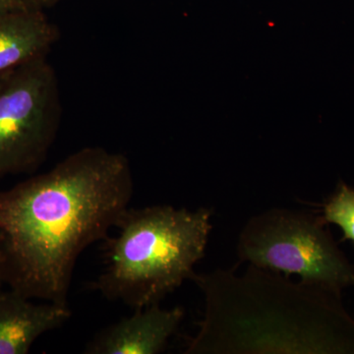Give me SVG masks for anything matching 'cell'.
<instances>
[{"label":"cell","mask_w":354,"mask_h":354,"mask_svg":"<svg viewBox=\"0 0 354 354\" xmlns=\"http://www.w3.org/2000/svg\"><path fill=\"white\" fill-rule=\"evenodd\" d=\"M22 1L30 8L44 11L46 9L57 6L62 0H22Z\"/></svg>","instance_id":"cell-10"},{"label":"cell","mask_w":354,"mask_h":354,"mask_svg":"<svg viewBox=\"0 0 354 354\" xmlns=\"http://www.w3.org/2000/svg\"><path fill=\"white\" fill-rule=\"evenodd\" d=\"M4 285H6V272H4L3 261H2L1 254H0V292H1Z\"/></svg>","instance_id":"cell-12"},{"label":"cell","mask_w":354,"mask_h":354,"mask_svg":"<svg viewBox=\"0 0 354 354\" xmlns=\"http://www.w3.org/2000/svg\"><path fill=\"white\" fill-rule=\"evenodd\" d=\"M62 118L59 83L48 58L0 77V178L43 164Z\"/></svg>","instance_id":"cell-5"},{"label":"cell","mask_w":354,"mask_h":354,"mask_svg":"<svg viewBox=\"0 0 354 354\" xmlns=\"http://www.w3.org/2000/svg\"><path fill=\"white\" fill-rule=\"evenodd\" d=\"M134 314L95 335L87 354H158L167 348L185 315L181 306L165 309L160 304L135 309Z\"/></svg>","instance_id":"cell-6"},{"label":"cell","mask_w":354,"mask_h":354,"mask_svg":"<svg viewBox=\"0 0 354 354\" xmlns=\"http://www.w3.org/2000/svg\"><path fill=\"white\" fill-rule=\"evenodd\" d=\"M133 189L127 156L87 147L0 191L6 285L31 299L67 304L79 256L106 239L129 208Z\"/></svg>","instance_id":"cell-1"},{"label":"cell","mask_w":354,"mask_h":354,"mask_svg":"<svg viewBox=\"0 0 354 354\" xmlns=\"http://www.w3.org/2000/svg\"><path fill=\"white\" fill-rule=\"evenodd\" d=\"M213 211L169 205L128 208L106 241V264L95 288L132 309L160 304L192 281L213 230Z\"/></svg>","instance_id":"cell-3"},{"label":"cell","mask_w":354,"mask_h":354,"mask_svg":"<svg viewBox=\"0 0 354 354\" xmlns=\"http://www.w3.org/2000/svg\"><path fill=\"white\" fill-rule=\"evenodd\" d=\"M30 8L22 0H0V13Z\"/></svg>","instance_id":"cell-11"},{"label":"cell","mask_w":354,"mask_h":354,"mask_svg":"<svg viewBox=\"0 0 354 354\" xmlns=\"http://www.w3.org/2000/svg\"><path fill=\"white\" fill-rule=\"evenodd\" d=\"M192 281L204 295V316L184 353H354V321L339 293L253 265Z\"/></svg>","instance_id":"cell-2"},{"label":"cell","mask_w":354,"mask_h":354,"mask_svg":"<svg viewBox=\"0 0 354 354\" xmlns=\"http://www.w3.org/2000/svg\"><path fill=\"white\" fill-rule=\"evenodd\" d=\"M60 38L44 11L26 8L0 13V77L48 58Z\"/></svg>","instance_id":"cell-8"},{"label":"cell","mask_w":354,"mask_h":354,"mask_svg":"<svg viewBox=\"0 0 354 354\" xmlns=\"http://www.w3.org/2000/svg\"><path fill=\"white\" fill-rule=\"evenodd\" d=\"M322 218L341 228L344 239L354 242V188L339 184L324 205Z\"/></svg>","instance_id":"cell-9"},{"label":"cell","mask_w":354,"mask_h":354,"mask_svg":"<svg viewBox=\"0 0 354 354\" xmlns=\"http://www.w3.org/2000/svg\"><path fill=\"white\" fill-rule=\"evenodd\" d=\"M17 291L0 292V354H26L41 335L71 317L68 304H34Z\"/></svg>","instance_id":"cell-7"},{"label":"cell","mask_w":354,"mask_h":354,"mask_svg":"<svg viewBox=\"0 0 354 354\" xmlns=\"http://www.w3.org/2000/svg\"><path fill=\"white\" fill-rule=\"evenodd\" d=\"M307 212L272 208L251 216L236 244L239 263L298 276L300 281L341 293L354 286V266Z\"/></svg>","instance_id":"cell-4"}]
</instances>
